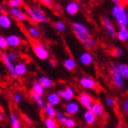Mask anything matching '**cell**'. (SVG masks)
<instances>
[{"label": "cell", "instance_id": "6da1fadb", "mask_svg": "<svg viewBox=\"0 0 128 128\" xmlns=\"http://www.w3.org/2000/svg\"><path fill=\"white\" fill-rule=\"evenodd\" d=\"M72 30L82 45L86 50H94L97 45L95 38L92 37L89 28L84 23L80 21H73L70 24Z\"/></svg>", "mask_w": 128, "mask_h": 128}, {"label": "cell", "instance_id": "7a4b0ae2", "mask_svg": "<svg viewBox=\"0 0 128 128\" xmlns=\"http://www.w3.org/2000/svg\"><path fill=\"white\" fill-rule=\"evenodd\" d=\"M112 18L120 28H128L127 11L122 4H114L111 10Z\"/></svg>", "mask_w": 128, "mask_h": 128}, {"label": "cell", "instance_id": "3957f363", "mask_svg": "<svg viewBox=\"0 0 128 128\" xmlns=\"http://www.w3.org/2000/svg\"><path fill=\"white\" fill-rule=\"evenodd\" d=\"M25 11L28 18L35 23H48V18L38 6H26Z\"/></svg>", "mask_w": 128, "mask_h": 128}, {"label": "cell", "instance_id": "277c9868", "mask_svg": "<svg viewBox=\"0 0 128 128\" xmlns=\"http://www.w3.org/2000/svg\"><path fill=\"white\" fill-rule=\"evenodd\" d=\"M109 72H110L111 80H112V84H114V86L115 88L118 89V90H123V89H124V87H126V80L121 76L120 72H118L116 64L112 63L110 65Z\"/></svg>", "mask_w": 128, "mask_h": 128}, {"label": "cell", "instance_id": "5b68a950", "mask_svg": "<svg viewBox=\"0 0 128 128\" xmlns=\"http://www.w3.org/2000/svg\"><path fill=\"white\" fill-rule=\"evenodd\" d=\"M32 50H33L34 55L40 60H47L50 58L48 50L43 42H40V41L35 42L32 45Z\"/></svg>", "mask_w": 128, "mask_h": 128}, {"label": "cell", "instance_id": "8992f818", "mask_svg": "<svg viewBox=\"0 0 128 128\" xmlns=\"http://www.w3.org/2000/svg\"><path fill=\"white\" fill-rule=\"evenodd\" d=\"M8 14L11 16V18H14L16 21L19 23H25L28 20L26 11L23 10L20 8H8Z\"/></svg>", "mask_w": 128, "mask_h": 128}, {"label": "cell", "instance_id": "52a82bcc", "mask_svg": "<svg viewBox=\"0 0 128 128\" xmlns=\"http://www.w3.org/2000/svg\"><path fill=\"white\" fill-rule=\"evenodd\" d=\"M0 58H1V60L3 62V63L5 64L6 68L8 70L11 77L14 78V79H16L18 76H16V72H15V63L8 58V53L5 52V51H2L0 53Z\"/></svg>", "mask_w": 128, "mask_h": 128}, {"label": "cell", "instance_id": "ba28073f", "mask_svg": "<svg viewBox=\"0 0 128 128\" xmlns=\"http://www.w3.org/2000/svg\"><path fill=\"white\" fill-rule=\"evenodd\" d=\"M56 92L62 100L65 102H70L75 98V90L70 86H66L64 89H59Z\"/></svg>", "mask_w": 128, "mask_h": 128}, {"label": "cell", "instance_id": "9c48e42d", "mask_svg": "<svg viewBox=\"0 0 128 128\" xmlns=\"http://www.w3.org/2000/svg\"><path fill=\"white\" fill-rule=\"evenodd\" d=\"M80 110V104H79L78 101L72 100L70 102H67L65 105H64V111L65 114H68L69 116H73L76 115Z\"/></svg>", "mask_w": 128, "mask_h": 128}, {"label": "cell", "instance_id": "30bf717a", "mask_svg": "<svg viewBox=\"0 0 128 128\" xmlns=\"http://www.w3.org/2000/svg\"><path fill=\"white\" fill-rule=\"evenodd\" d=\"M78 102L80 104V106L84 107L86 110H91L92 106L94 102V100L92 98V96L83 92L78 95Z\"/></svg>", "mask_w": 128, "mask_h": 128}, {"label": "cell", "instance_id": "8fae6325", "mask_svg": "<svg viewBox=\"0 0 128 128\" xmlns=\"http://www.w3.org/2000/svg\"><path fill=\"white\" fill-rule=\"evenodd\" d=\"M102 23L104 28H105V31H106L107 35H108L111 38H116L117 30H115L114 25L112 24V22L111 21V19H110L108 16H104V18H102Z\"/></svg>", "mask_w": 128, "mask_h": 128}, {"label": "cell", "instance_id": "7c38bea8", "mask_svg": "<svg viewBox=\"0 0 128 128\" xmlns=\"http://www.w3.org/2000/svg\"><path fill=\"white\" fill-rule=\"evenodd\" d=\"M79 83L82 88L88 90V91H92L95 90L97 87V82L92 77L90 76H82L80 78L79 80Z\"/></svg>", "mask_w": 128, "mask_h": 128}, {"label": "cell", "instance_id": "4fadbf2b", "mask_svg": "<svg viewBox=\"0 0 128 128\" xmlns=\"http://www.w3.org/2000/svg\"><path fill=\"white\" fill-rule=\"evenodd\" d=\"M80 9V3L78 2V1H76V0H70L65 6V12L69 16H76L79 13Z\"/></svg>", "mask_w": 128, "mask_h": 128}, {"label": "cell", "instance_id": "5bb4252c", "mask_svg": "<svg viewBox=\"0 0 128 128\" xmlns=\"http://www.w3.org/2000/svg\"><path fill=\"white\" fill-rule=\"evenodd\" d=\"M79 60L82 66H91L94 63V58L90 51H83L79 56Z\"/></svg>", "mask_w": 128, "mask_h": 128}, {"label": "cell", "instance_id": "9a60e30c", "mask_svg": "<svg viewBox=\"0 0 128 128\" xmlns=\"http://www.w3.org/2000/svg\"><path fill=\"white\" fill-rule=\"evenodd\" d=\"M12 18L9 14L8 13H0V27L2 28L3 30H8L12 27Z\"/></svg>", "mask_w": 128, "mask_h": 128}, {"label": "cell", "instance_id": "2e32d148", "mask_svg": "<svg viewBox=\"0 0 128 128\" xmlns=\"http://www.w3.org/2000/svg\"><path fill=\"white\" fill-rule=\"evenodd\" d=\"M46 102L48 104H50L52 106L56 107L59 106L60 102H62V98L58 95L57 92H51L50 94H47L46 96Z\"/></svg>", "mask_w": 128, "mask_h": 128}, {"label": "cell", "instance_id": "e0dca14e", "mask_svg": "<svg viewBox=\"0 0 128 128\" xmlns=\"http://www.w3.org/2000/svg\"><path fill=\"white\" fill-rule=\"evenodd\" d=\"M83 121L87 126H94L97 122V117H96L94 114L92 112L91 110H85V112H83Z\"/></svg>", "mask_w": 128, "mask_h": 128}, {"label": "cell", "instance_id": "ac0fdd59", "mask_svg": "<svg viewBox=\"0 0 128 128\" xmlns=\"http://www.w3.org/2000/svg\"><path fill=\"white\" fill-rule=\"evenodd\" d=\"M8 46L10 48H18L22 44L21 38L18 36L16 34H9L6 36Z\"/></svg>", "mask_w": 128, "mask_h": 128}, {"label": "cell", "instance_id": "d6986e66", "mask_svg": "<svg viewBox=\"0 0 128 128\" xmlns=\"http://www.w3.org/2000/svg\"><path fill=\"white\" fill-rule=\"evenodd\" d=\"M15 72L18 77H23L27 74L28 72V66L26 62H18L15 63Z\"/></svg>", "mask_w": 128, "mask_h": 128}, {"label": "cell", "instance_id": "ffe728a7", "mask_svg": "<svg viewBox=\"0 0 128 128\" xmlns=\"http://www.w3.org/2000/svg\"><path fill=\"white\" fill-rule=\"evenodd\" d=\"M91 111L94 114L97 118L102 117L105 114V111H104V105L100 102H94L91 108Z\"/></svg>", "mask_w": 128, "mask_h": 128}, {"label": "cell", "instance_id": "44dd1931", "mask_svg": "<svg viewBox=\"0 0 128 128\" xmlns=\"http://www.w3.org/2000/svg\"><path fill=\"white\" fill-rule=\"evenodd\" d=\"M63 67L67 70L72 72V70H74L76 69L77 62H76V60H75L73 58H72V57H67L63 60Z\"/></svg>", "mask_w": 128, "mask_h": 128}, {"label": "cell", "instance_id": "7402d4cb", "mask_svg": "<svg viewBox=\"0 0 128 128\" xmlns=\"http://www.w3.org/2000/svg\"><path fill=\"white\" fill-rule=\"evenodd\" d=\"M30 96H31V99L33 100V102L37 104V106L40 109H41V110L44 109V107H45V105L47 104V102H46V101L43 99L42 96L35 94V92H31Z\"/></svg>", "mask_w": 128, "mask_h": 128}, {"label": "cell", "instance_id": "603a6c76", "mask_svg": "<svg viewBox=\"0 0 128 128\" xmlns=\"http://www.w3.org/2000/svg\"><path fill=\"white\" fill-rule=\"evenodd\" d=\"M31 89H32V92H35V94H38V95L42 96L44 97L46 94V89L43 87L41 84H40L38 80L32 83V86H31Z\"/></svg>", "mask_w": 128, "mask_h": 128}, {"label": "cell", "instance_id": "cb8c5ba5", "mask_svg": "<svg viewBox=\"0 0 128 128\" xmlns=\"http://www.w3.org/2000/svg\"><path fill=\"white\" fill-rule=\"evenodd\" d=\"M9 121H10V124L12 128H22L19 117L15 112H11L9 114Z\"/></svg>", "mask_w": 128, "mask_h": 128}, {"label": "cell", "instance_id": "d4e9b609", "mask_svg": "<svg viewBox=\"0 0 128 128\" xmlns=\"http://www.w3.org/2000/svg\"><path fill=\"white\" fill-rule=\"evenodd\" d=\"M28 34L30 35V37L33 40H38L40 38V30L38 28L34 25H30L28 27Z\"/></svg>", "mask_w": 128, "mask_h": 128}, {"label": "cell", "instance_id": "484cf974", "mask_svg": "<svg viewBox=\"0 0 128 128\" xmlns=\"http://www.w3.org/2000/svg\"><path fill=\"white\" fill-rule=\"evenodd\" d=\"M38 82L41 84V85L46 89V90H48V89H51L53 87V80H51L50 78L47 77V76H40L38 78Z\"/></svg>", "mask_w": 128, "mask_h": 128}, {"label": "cell", "instance_id": "4316f807", "mask_svg": "<svg viewBox=\"0 0 128 128\" xmlns=\"http://www.w3.org/2000/svg\"><path fill=\"white\" fill-rule=\"evenodd\" d=\"M43 112H44V114H45V117H50V118H55L56 116V112L57 110L56 108L50 104H46L44 109H43Z\"/></svg>", "mask_w": 128, "mask_h": 128}, {"label": "cell", "instance_id": "83f0119b", "mask_svg": "<svg viewBox=\"0 0 128 128\" xmlns=\"http://www.w3.org/2000/svg\"><path fill=\"white\" fill-rule=\"evenodd\" d=\"M116 66H117V70L118 72H120L121 76L124 80H128V64L120 62V63L116 64Z\"/></svg>", "mask_w": 128, "mask_h": 128}, {"label": "cell", "instance_id": "f1b7e54d", "mask_svg": "<svg viewBox=\"0 0 128 128\" xmlns=\"http://www.w3.org/2000/svg\"><path fill=\"white\" fill-rule=\"evenodd\" d=\"M116 38L122 42L128 41V28H119L116 33Z\"/></svg>", "mask_w": 128, "mask_h": 128}, {"label": "cell", "instance_id": "f546056e", "mask_svg": "<svg viewBox=\"0 0 128 128\" xmlns=\"http://www.w3.org/2000/svg\"><path fill=\"white\" fill-rule=\"evenodd\" d=\"M67 118H68V116H67V114H65V112H63L62 111H60V110H57L55 119H56L57 122H58L59 124H60L62 126H65Z\"/></svg>", "mask_w": 128, "mask_h": 128}, {"label": "cell", "instance_id": "4dcf8cb0", "mask_svg": "<svg viewBox=\"0 0 128 128\" xmlns=\"http://www.w3.org/2000/svg\"><path fill=\"white\" fill-rule=\"evenodd\" d=\"M43 122H44L45 128H58V122L55 118L45 117Z\"/></svg>", "mask_w": 128, "mask_h": 128}, {"label": "cell", "instance_id": "1f68e13d", "mask_svg": "<svg viewBox=\"0 0 128 128\" xmlns=\"http://www.w3.org/2000/svg\"><path fill=\"white\" fill-rule=\"evenodd\" d=\"M120 109L126 118L128 120V98L123 99L120 102Z\"/></svg>", "mask_w": 128, "mask_h": 128}, {"label": "cell", "instance_id": "d6a6232c", "mask_svg": "<svg viewBox=\"0 0 128 128\" xmlns=\"http://www.w3.org/2000/svg\"><path fill=\"white\" fill-rule=\"evenodd\" d=\"M54 28L60 33H63L67 30V25L62 20H58L54 23Z\"/></svg>", "mask_w": 128, "mask_h": 128}, {"label": "cell", "instance_id": "836d02e7", "mask_svg": "<svg viewBox=\"0 0 128 128\" xmlns=\"http://www.w3.org/2000/svg\"><path fill=\"white\" fill-rule=\"evenodd\" d=\"M105 104L110 109H114L116 107V100L112 96H107L105 98Z\"/></svg>", "mask_w": 128, "mask_h": 128}, {"label": "cell", "instance_id": "e575fe53", "mask_svg": "<svg viewBox=\"0 0 128 128\" xmlns=\"http://www.w3.org/2000/svg\"><path fill=\"white\" fill-rule=\"evenodd\" d=\"M8 47L9 46H8L6 37H5L4 35H0V50H6Z\"/></svg>", "mask_w": 128, "mask_h": 128}, {"label": "cell", "instance_id": "d590c367", "mask_svg": "<svg viewBox=\"0 0 128 128\" xmlns=\"http://www.w3.org/2000/svg\"><path fill=\"white\" fill-rule=\"evenodd\" d=\"M23 4V0H8L6 6L8 8H20Z\"/></svg>", "mask_w": 128, "mask_h": 128}, {"label": "cell", "instance_id": "8d00e7d4", "mask_svg": "<svg viewBox=\"0 0 128 128\" xmlns=\"http://www.w3.org/2000/svg\"><path fill=\"white\" fill-rule=\"evenodd\" d=\"M64 127H66V128H75V127H76V121H75L74 119L72 117V116H68Z\"/></svg>", "mask_w": 128, "mask_h": 128}, {"label": "cell", "instance_id": "74e56055", "mask_svg": "<svg viewBox=\"0 0 128 128\" xmlns=\"http://www.w3.org/2000/svg\"><path fill=\"white\" fill-rule=\"evenodd\" d=\"M112 55L115 58H121L124 55V50L122 48H120V47H115L112 50Z\"/></svg>", "mask_w": 128, "mask_h": 128}, {"label": "cell", "instance_id": "f35d334b", "mask_svg": "<svg viewBox=\"0 0 128 128\" xmlns=\"http://www.w3.org/2000/svg\"><path fill=\"white\" fill-rule=\"evenodd\" d=\"M13 101L16 104H21L22 101H23V96H22V94H19V92H15L13 94Z\"/></svg>", "mask_w": 128, "mask_h": 128}, {"label": "cell", "instance_id": "ab89813d", "mask_svg": "<svg viewBox=\"0 0 128 128\" xmlns=\"http://www.w3.org/2000/svg\"><path fill=\"white\" fill-rule=\"evenodd\" d=\"M8 56L13 62H16L18 59V53H16V51H9L8 53Z\"/></svg>", "mask_w": 128, "mask_h": 128}, {"label": "cell", "instance_id": "60d3db41", "mask_svg": "<svg viewBox=\"0 0 128 128\" xmlns=\"http://www.w3.org/2000/svg\"><path fill=\"white\" fill-rule=\"evenodd\" d=\"M48 64H50V67H52V68H55L58 63H57V60L55 59H51V60H50Z\"/></svg>", "mask_w": 128, "mask_h": 128}, {"label": "cell", "instance_id": "b9f144b4", "mask_svg": "<svg viewBox=\"0 0 128 128\" xmlns=\"http://www.w3.org/2000/svg\"><path fill=\"white\" fill-rule=\"evenodd\" d=\"M24 120H25V122L28 124H30V126H32V124H33V122H32V120H31V118L30 117H28V116H27V115H25L24 117Z\"/></svg>", "mask_w": 128, "mask_h": 128}, {"label": "cell", "instance_id": "7bdbcfd3", "mask_svg": "<svg viewBox=\"0 0 128 128\" xmlns=\"http://www.w3.org/2000/svg\"><path fill=\"white\" fill-rule=\"evenodd\" d=\"M41 2L46 6H52L53 5V1H52V0H41Z\"/></svg>", "mask_w": 128, "mask_h": 128}, {"label": "cell", "instance_id": "ee69618b", "mask_svg": "<svg viewBox=\"0 0 128 128\" xmlns=\"http://www.w3.org/2000/svg\"><path fill=\"white\" fill-rule=\"evenodd\" d=\"M4 119H5V114L2 110L0 109V121H4Z\"/></svg>", "mask_w": 128, "mask_h": 128}, {"label": "cell", "instance_id": "f6af8a7d", "mask_svg": "<svg viewBox=\"0 0 128 128\" xmlns=\"http://www.w3.org/2000/svg\"><path fill=\"white\" fill-rule=\"evenodd\" d=\"M114 4H122L123 5V2L124 0H112Z\"/></svg>", "mask_w": 128, "mask_h": 128}, {"label": "cell", "instance_id": "bcb514c9", "mask_svg": "<svg viewBox=\"0 0 128 128\" xmlns=\"http://www.w3.org/2000/svg\"><path fill=\"white\" fill-rule=\"evenodd\" d=\"M114 128H124V126L123 124H116V126H114Z\"/></svg>", "mask_w": 128, "mask_h": 128}, {"label": "cell", "instance_id": "7dc6e473", "mask_svg": "<svg viewBox=\"0 0 128 128\" xmlns=\"http://www.w3.org/2000/svg\"><path fill=\"white\" fill-rule=\"evenodd\" d=\"M3 12H4V6L0 4V13H3Z\"/></svg>", "mask_w": 128, "mask_h": 128}, {"label": "cell", "instance_id": "c3c4849f", "mask_svg": "<svg viewBox=\"0 0 128 128\" xmlns=\"http://www.w3.org/2000/svg\"><path fill=\"white\" fill-rule=\"evenodd\" d=\"M80 128H86V127H84V126H80Z\"/></svg>", "mask_w": 128, "mask_h": 128}, {"label": "cell", "instance_id": "681fc988", "mask_svg": "<svg viewBox=\"0 0 128 128\" xmlns=\"http://www.w3.org/2000/svg\"><path fill=\"white\" fill-rule=\"evenodd\" d=\"M127 18H128V10H127Z\"/></svg>", "mask_w": 128, "mask_h": 128}, {"label": "cell", "instance_id": "f907efd6", "mask_svg": "<svg viewBox=\"0 0 128 128\" xmlns=\"http://www.w3.org/2000/svg\"><path fill=\"white\" fill-rule=\"evenodd\" d=\"M127 94H128V90H127Z\"/></svg>", "mask_w": 128, "mask_h": 128}, {"label": "cell", "instance_id": "816d5d0a", "mask_svg": "<svg viewBox=\"0 0 128 128\" xmlns=\"http://www.w3.org/2000/svg\"><path fill=\"white\" fill-rule=\"evenodd\" d=\"M40 1H41V0H40Z\"/></svg>", "mask_w": 128, "mask_h": 128}]
</instances>
